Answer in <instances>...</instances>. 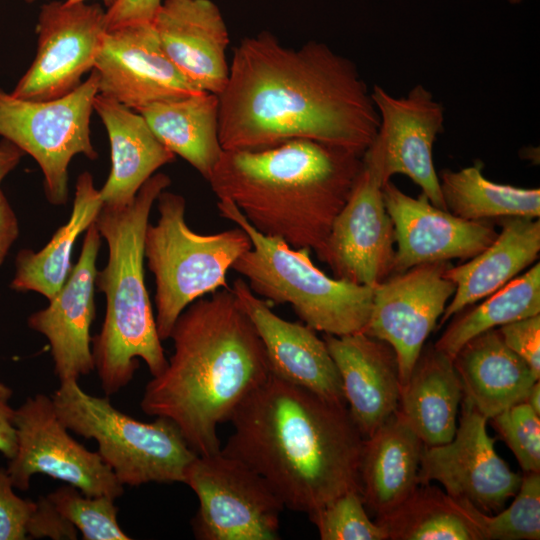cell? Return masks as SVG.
<instances>
[{"instance_id": "obj_24", "label": "cell", "mask_w": 540, "mask_h": 540, "mask_svg": "<svg viewBox=\"0 0 540 540\" xmlns=\"http://www.w3.org/2000/svg\"><path fill=\"white\" fill-rule=\"evenodd\" d=\"M500 225L501 231L489 246L469 262L446 269L445 276L454 283L455 292L440 325L506 285L538 258L539 218L504 217L500 218Z\"/></svg>"}, {"instance_id": "obj_11", "label": "cell", "mask_w": 540, "mask_h": 540, "mask_svg": "<svg viewBox=\"0 0 540 540\" xmlns=\"http://www.w3.org/2000/svg\"><path fill=\"white\" fill-rule=\"evenodd\" d=\"M16 452L7 473L14 488L26 491L33 475L66 482L88 496L117 499L122 485L97 451L77 442L59 419L51 397L39 393L15 409Z\"/></svg>"}, {"instance_id": "obj_2", "label": "cell", "mask_w": 540, "mask_h": 540, "mask_svg": "<svg viewBox=\"0 0 540 540\" xmlns=\"http://www.w3.org/2000/svg\"><path fill=\"white\" fill-rule=\"evenodd\" d=\"M229 421L221 451L264 478L284 508L309 515L346 492L361 494L365 438L346 404L270 374Z\"/></svg>"}, {"instance_id": "obj_19", "label": "cell", "mask_w": 540, "mask_h": 540, "mask_svg": "<svg viewBox=\"0 0 540 540\" xmlns=\"http://www.w3.org/2000/svg\"><path fill=\"white\" fill-rule=\"evenodd\" d=\"M101 235L95 221L86 230L77 263L44 309L27 319L30 329L49 343L59 381L79 380L95 370L90 328L95 319L96 260Z\"/></svg>"}, {"instance_id": "obj_6", "label": "cell", "mask_w": 540, "mask_h": 540, "mask_svg": "<svg viewBox=\"0 0 540 540\" xmlns=\"http://www.w3.org/2000/svg\"><path fill=\"white\" fill-rule=\"evenodd\" d=\"M219 215L242 228L252 247L232 265L254 294L289 304L315 331L343 336L362 332L368 322L373 287L331 278L317 268L309 249L293 248L258 232L228 199H218Z\"/></svg>"}, {"instance_id": "obj_7", "label": "cell", "mask_w": 540, "mask_h": 540, "mask_svg": "<svg viewBox=\"0 0 540 540\" xmlns=\"http://www.w3.org/2000/svg\"><path fill=\"white\" fill-rule=\"evenodd\" d=\"M159 219L148 224L144 256L155 279V322L159 338L169 339L180 314L194 301L228 288L226 274L252 243L239 226L214 234L194 232L186 223L182 195L157 198Z\"/></svg>"}, {"instance_id": "obj_33", "label": "cell", "mask_w": 540, "mask_h": 540, "mask_svg": "<svg viewBox=\"0 0 540 540\" xmlns=\"http://www.w3.org/2000/svg\"><path fill=\"white\" fill-rule=\"evenodd\" d=\"M459 502L477 526L482 540L540 539V472H524L513 502L495 515L486 514L466 501Z\"/></svg>"}, {"instance_id": "obj_46", "label": "cell", "mask_w": 540, "mask_h": 540, "mask_svg": "<svg viewBox=\"0 0 540 540\" xmlns=\"http://www.w3.org/2000/svg\"><path fill=\"white\" fill-rule=\"evenodd\" d=\"M512 5L520 4L523 0H507Z\"/></svg>"}, {"instance_id": "obj_30", "label": "cell", "mask_w": 540, "mask_h": 540, "mask_svg": "<svg viewBox=\"0 0 540 540\" xmlns=\"http://www.w3.org/2000/svg\"><path fill=\"white\" fill-rule=\"evenodd\" d=\"M446 210L471 221L521 216L539 218L540 189L499 184L487 179L482 164L458 171L445 169L439 176Z\"/></svg>"}, {"instance_id": "obj_25", "label": "cell", "mask_w": 540, "mask_h": 540, "mask_svg": "<svg viewBox=\"0 0 540 540\" xmlns=\"http://www.w3.org/2000/svg\"><path fill=\"white\" fill-rule=\"evenodd\" d=\"M423 442L396 412L365 438L361 496L376 519L400 506L418 487Z\"/></svg>"}, {"instance_id": "obj_22", "label": "cell", "mask_w": 540, "mask_h": 540, "mask_svg": "<svg viewBox=\"0 0 540 540\" xmlns=\"http://www.w3.org/2000/svg\"><path fill=\"white\" fill-rule=\"evenodd\" d=\"M322 339L338 369L348 411L367 438L398 408L401 385L395 352L363 332L324 334Z\"/></svg>"}, {"instance_id": "obj_9", "label": "cell", "mask_w": 540, "mask_h": 540, "mask_svg": "<svg viewBox=\"0 0 540 540\" xmlns=\"http://www.w3.org/2000/svg\"><path fill=\"white\" fill-rule=\"evenodd\" d=\"M97 94L95 69L74 91L54 100L21 99L0 89V135L38 163L45 195L55 206L67 202L72 158L78 154L97 158L90 137Z\"/></svg>"}, {"instance_id": "obj_14", "label": "cell", "mask_w": 540, "mask_h": 540, "mask_svg": "<svg viewBox=\"0 0 540 540\" xmlns=\"http://www.w3.org/2000/svg\"><path fill=\"white\" fill-rule=\"evenodd\" d=\"M371 96L380 123L364 155L377 165L384 184L396 174L405 175L433 205L446 210L433 160L434 142L444 130L442 103L421 84L402 97L374 85Z\"/></svg>"}, {"instance_id": "obj_13", "label": "cell", "mask_w": 540, "mask_h": 540, "mask_svg": "<svg viewBox=\"0 0 540 540\" xmlns=\"http://www.w3.org/2000/svg\"><path fill=\"white\" fill-rule=\"evenodd\" d=\"M106 10L98 3L50 1L41 6L35 58L11 94L46 101L74 91L94 68Z\"/></svg>"}, {"instance_id": "obj_12", "label": "cell", "mask_w": 540, "mask_h": 540, "mask_svg": "<svg viewBox=\"0 0 540 540\" xmlns=\"http://www.w3.org/2000/svg\"><path fill=\"white\" fill-rule=\"evenodd\" d=\"M454 437L447 443L423 446L418 481L439 482L446 493L484 513L500 511L517 493L522 475L500 458L488 419L463 396Z\"/></svg>"}, {"instance_id": "obj_36", "label": "cell", "mask_w": 540, "mask_h": 540, "mask_svg": "<svg viewBox=\"0 0 540 540\" xmlns=\"http://www.w3.org/2000/svg\"><path fill=\"white\" fill-rule=\"evenodd\" d=\"M524 472H540V415L524 401L490 418Z\"/></svg>"}, {"instance_id": "obj_28", "label": "cell", "mask_w": 540, "mask_h": 540, "mask_svg": "<svg viewBox=\"0 0 540 540\" xmlns=\"http://www.w3.org/2000/svg\"><path fill=\"white\" fill-rule=\"evenodd\" d=\"M157 139L208 180L223 149L219 140V96L199 91L159 101L137 111Z\"/></svg>"}, {"instance_id": "obj_47", "label": "cell", "mask_w": 540, "mask_h": 540, "mask_svg": "<svg viewBox=\"0 0 540 540\" xmlns=\"http://www.w3.org/2000/svg\"><path fill=\"white\" fill-rule=\"evenodd\" d=\"M24 1L30 4V3H33L36 0H24Z\"/></svg>"}, {"instance_id": "obj_37", "label": "cell", "mask_w": 540, "mask_h": 540, "mask_svg": "<svg viewBox=\"0 0 540 540\" xmlns=\"http://www.w3.org/2000/svg\"><path fill=\"white\" fill-rule=\"evenodd\" d=\"M35 507L36 501L14 492L10 476L0 468V540L28 539L27 527Z\"/></svg>"}, {"instance_id": "obj_17", "label": "cell", "mask_w": 540, "mask_h": 540, "mask_svg": "<svg viewBox=\"0 0 540 540\" xmlns=\"http://www.w3.org/2000/svg\"><path fill=\"white\" fill-rule=\"evenodd\" d=\"M93 69L98 94L134 111L200 91L167 57L152 22L107 28Z\"/></svg>"}, {"instance_id": "obj_39", "label": "cell", "mask_w": 540, "mask_h": 540, "mask_svg": "<svg viewBox=\"0 0 540 540\" xmlns=\"http://www.w3.org/2000/svg\"><path fill=\"white\" fill-rule=\"evenodd\" d=\"M29 538L77 539V529L56 509L48 496H41L28 523Z\"/></svg>"}, {"instance_id": "obj_45", "label": "cell", "mask_w": 540, "mask_h": 540, "mask_svg": "<svg viewBox=\"0 0 540 540\" xmlns=\"http://www.w3.org/2000/svg\"><path fill=\"white\" fill-rule=\"evenodd\" d=\"M67 3H76V2H85V1H88V0H65ZM103 2V4L106 6V8L108 9L109 7H111L114 3L115 0H101Z\"/></svg>"}, {"instance_id": "obj_8", "label": "cell", "mask_w": 540, "mask_h": 540, "mask_svg": "<svg viewBox=\"0 0 540 540\" xmlns=\"http://www.w3.org/2000/svg\"><path fill=\"white\" fill-rule=\"evenodd\" d=\"M62 423L94 439L98 454L122 485L184 483L197 454L168 418L142 422L115 408L107 397L88 394L78 380L62 381L51 396Z\"/></svg>"}, {"instance_id": "obj_44", "label": "cell", "mask_w": 540, "mask_h": 540, "mask_svg": "<svg viewBox=\"0 0 540 540\" xmlns=\"http://www.w3.org/2000/svg\"><path fill=\"white\" fill-rule=\"evenodd\" d=\"M537 414L540 415V383L534 382L529 388L524 400Z\"/></svg>"}, {"instance_id": "obj_10", "label": "cell", "mask_w": 540, "mask_h": 540, "mask_svg": "<svg viewBox=\"0 0 540 540\" xmlns=\"http://www.w3.org/2000/svg\"><path fill=\"white\" fill-rule=\"evenodd\" d=\"M184 483L199 507L191 521L199 540L279 539L282 502L258 473L224 454L197 455Z\"/></svg>"}, {"instance_id": "obj_1", "label": "cell", "mask_w": 540, "mask_h": 540, "mask_svg": "<svg viewBox=\"0 0 540 540\" xmlns=\"http://www.w3.org/2000/svg\"><path fill=\"white\" fill-rule=\"evenodd\" d=\"M218 96L223 150L308 139L364 154L380 123L353 61L316 41L288 48L267 31L235 48Z\"/></svg>"}, {"instance_id": "obj_29", "label": "cell", "mask_w": 540, "mask_h": 540, "mask_svg": "<svg viewBox=\"0 0 540 540\" xmlns=\"http://www.w3.org/2000/svg\"><path fill=\"white\" fill-rule=\"evenodd\" d=\"M103 202L93 176L82 172L76 182L69 220L39 251L22 249L15 259L13 290L34 291L50 300L64 285L71 270V255L77 238L96 220Z\"/></svg>"}, {"instance_id": "obj_20", "label": "cell", "mask_w": 540, "mask_h": 540, "mask_svg": "<svg viewBox=\"0 0 540 540\" xmlns=\"http://www.w3.org/2000/svg\"><path fill=\"white\" fill-rule=\"evenodd\" d=\"M231 290L262 341L271 375L346 404L338 369L314 329L275 314L242 278L234 280Z\"/></svg>"}, {"instance_id": "obj_43", "label": "cell", "mask_w": 540, "mask_h": 540, "mask_svg": "<svg viewBox=\"0 0 540 540\" xmlns=\"http://www.w3.org/2000/svg\"><path fill=\"white\" fill-rule=\"evenodd\" d=\"M25 153L7 140L0 143V183L18 165Z\"/></svg>"}, {"instance_id": "obj_18", "label": "cell", "mask_w": 540, "mask_h": 540, "mask_svg": "<svg viewBox=\"0 0 540 540\" xmlns=\"http://www.w3.org/2000/svg\"><path fill=\"white\" fill-rule=\"evenodd\" d=\"M382 195L397 243L391 275L420 264L471 259L498 235L489 220L455 216L422 193L417 198L407 195L391 180L383 185Z\"/></svg>"}, {"instance_id": "obj_4", "label": "cell", "mask_w": 540, "mask_h": 540, "mask_svg": "<svg viewBox=\"0 0 540 540\" xmlns=\"http://www.w3.org/2000/svg\"><path fill=\"white\" fill-rule=\"evenodd\" d=\"M362 156L308 139L223 150L207 181L258 232L319 258L362 169Z\"/></svg>"}, {"instance_id": "obj_34", "label": "cell", "mask_w": 540, "mask_h": 540, "mask_svg": "<svg viewBox=\"0 0 540 540\" xmlns=\"http://www.w3.org/2000/svg\"><path fill=\"white\" fill-rule=\"evenodd\" d=\"M60 514L85 540H129L118 523V508L109 496H88L72 485L47 495Z\"/></svg>"}, {"instance_id": "obj_15", "label": "cell", "mask_w": 540, "mask_h": 540, "mask_svg": "<svg viewBox=\"0 0 540 540\" xmlns=\"http://www.w3.org/2000/svg\"><path fill=\"white\" fill-rule=\"evenodd\" d=\"M448 262L420 264L373 287L371 313L362 332L392 347L401 387L455 292L454 283L445 276Z\"/></svg>"}, {"instance_id": "obj_26", "label": "cell", "mask_w": 540, "mask_h": 540, "mask_svg": "<svg viewBox=\"0 0 540 540\" xmlns=\"http://www.w3.org/2000/svg\"><path fill=\"white\" fill-rule=\"evenodd\" d=\"M464 397L488 420L524 400L539 380L529 365L490 329L469 340L453 359Z\"/></svg>"}, {"instance_id": "obj_42", "label": "cell", "mask_w": 540, "mask_h": 540, "mask_svg": "<svg viewBox=\"0 0 540 540\" xmlns=\"http://www.w3.org/2000/svg\"><path fill=\"white\" fill-rule=\"evenodd\" d=\"M19 235V223L14 210L0 189V266Z\"/></svg>"}, {"instance_id": "obj_16", "label": "cell", "mask_w": 540, "mask_h": 540, "mask_svg": "<svg viewBox=\"0 0 540 540\" xmlns=\"http://www.w3.org/2000/svg\"><path fill=\"white\" fill-rule=\"evenodd\" d=\"M383 185L379 168L363 155L362 169L319 257L335 278L375 287L391 275L394 228Z\"/></svg>"}, {"instance_id": "obj_27", "label": "cell", "mask_w": 540, "mask_h": 540, "mask_svg": "<svg viewBox=\"0 0 540 540\" xmlns=\"http://www.w3.org/2000/svg\"><path fill=\"white\" fill-rule=\"evenodd\" d=\"M463 395L453 359L428 346L401 387L397 412L425 446L441 445L455 435Z\"/></svg>"}, {"instance_id": "obj_41", "label": "cell", "mask_w": 540, "mask_h": 540, "mask_svg": "<svg viewBox=\"0 0 540 540\" xmlns=\"http://www.w3.org/2000/svg\"><path fill=\"white\" fill-rule=\"evenodd\" d=\"M12 395V389L0 381V453L8 460L16 452L15 409L9 404Z\"/></svg>"}, {"instance_id": "obj_40", "label": "cell", "mask_w": 540, "mask_h": 540, "mask_svg": "<svg viewBox=\"0 0 540 540\" xmlns=\"http://www.w3.org/2000/svg\"><path fill=\"white\" fill-rule=\"evenodd\" d=\"M162 0H115L106 9L107 28L130 22H152Z\"/></svg>"}, {"instance_id": "obj_31", "label": "cell", "mask_w": 540, "mask_h": 540, "mask_svg": "<svg viewBox=\"0 0 540 540\" xmlns=\"http://www.w3.org/2000/svg\"><path fill=\"white\" fill-rule=\"evenodd\" d=\"M376 522L388 540H482L465 507L430 484L418 485L400 506Z\"/></svg>"}, {"instance_id": "obj_5", "label": "cell", "mask_w": 540, "mask_h": 540, "mask_svg": "<svg viewBox=\"0 0 540 540\" xmlns=\"http://www.w3.org/2000/svg\"><path fill=\"white\" fill-rule=\"evenodd\" d=\"M170 184L168 175L155 173L130 203L122 207L102 205L95 220L107 243L108 258L96 275L95 285L105 295L106 309L91 349L106 396L131 382L139 358L152 377L167 366L144 279V240L153 204Z\"/></svg>"}, {"instance_id": "obj_3", "label": "cell", "mask_w": 540, "mask_h": 540, "mask_svg": "<svg viewBox=\"0 0 540 540\" xmlns=\"http://www.w3.org/2000/svg\"><path fill=\"white\" fill-rule=\"evenodd\" d=\"M169 338L173 354L140 407L174 422L197 455L217 453L218 426L270 376L262 341L229 287L191 303Z\"/></svg>"}, {"instance_id": "obj_23", "label": "cell", "mask_w": 540, "mask_h": 540, "mask_svg": "<svg viewBox=\"0 0 540 540\" xmlns=\"http://www.w3.org/2000/svg\"><path fill=\"white\" fill-rule=\"evenodd\" d=\"M93 109L102 120L111 147V171L99 190L105 206L130 203L140 187L175 154L154 135L143 116L126 106L97 94Z\"/></svg>"}, {"instance_id": "obj_35", "label": "cell", "mask_w": 540, "mask_h": 540, "mask_svg": "<svg viewBox=\"0 0 540 540\" xmlns=\"http://www.w3.org/2000/svg\"><path fill=\"white\" fill-rule=\"evenodd\" d=\"M308 517L322 540H388L385 529L369 518L358 491L338 496Z\"/></svg>"}, {"instance_id": "obj_32", "label": "cell", "mask_w": 540, "mask_h": 540, "mask_svg": "<svg viewBox=\"0 0 540 540\" xmlns=\"http://www.w3.org/2000/svg\"><path fill=\"white\" fill-rule=\"evenodd\" d=\"M537 314H540L539 262L454 320L434 347L454 359L458 351L477 335Z\"/></svg>"}, {"instance_id": "obj_38", "label": "cell", "mask_w": 540, "mask_h": 540, "mask_svg": "<svg viewBox=\"0 0 540 540\" xmlns=\"http://www.w3.org/2000/svg\"><path fill=\"white\" fill-rule=\"evenodd\" d=\"M504 343L540 378V314L497 328Z\"/></svg>"}, {"instance_id": "obj_21", "label": "cell", "mask_w": 540, "mask_h": 540, "mask_svg": "<svg viewBox=\"0 0 540 540\" xmlns=\"http://www.w3.org/2000/svg\"><path fill=\"white\" fill-rule=\"evenodd\" d=\"M152 24L163 51L198 90L219 95L229 75V33L212 0H164Z\"/></svg>"}]
</instances>
